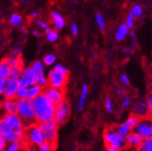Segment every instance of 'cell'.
I'll return each mask as SVG.
<instances>
[{"instance_id":"1","label":"cell","mask_w":152,"mask_h":151,"mask_svg":"<svg viewBox=\"0 0 152 151\" xmlns=\"http://www.w3.org/2000/svg\"><path fill=\"white\" fill-rule=\"evenodd\" d=\"M26 124L16 113L5 114L0 117V133L7 143L24 140Z\"/></svg>"},{"instance_id":"2","label":"cell","mask_w":152,"mask_h":151,"mask_svg":"<svg viewBox=\"0 0 152 151\" xmlns=\"http://www.w3.org/2000/svg\"><path fill=\"white\" fill-rule=\"evenodd\" d=\"M32 101L37 123L53 120L55 105L45 97L44 93H41Z\"/></svg>"},{"instance_id":"3","label":"cell","mask_w":152,"mask_h":151,"mask_svg":"<svg viewBox=\"0 0 152 151\" xmlns=\"http://www.w3.org/2000/svg\"><path fill=\"white\" fill-rule=\"evenodd\" d=\"M16 114L20 117L26 126H29L36 122L34 110L33 101L28 99H18Z\"/></svg>"},{"instance_id":"4","label":"cell","mask_w":152,"mask_h":151,"mask_svg":"<svg viewBox=\"0 0 152 151\" xmlns=\"http://www.w3.org/2000/svg\"><path fill=\"white\" fill-rule=\"evenodd\" d=\"M24 141L27 146L39 147L45 142L43 131L37 122L26 126L25 130Z\"/></svg>"},{"instance_id":"5","label":"cell","mask_w":152,"mask_h":151,"mask_svg":"<svg viewBox=\"0 0 152 151\" xmlns=\"http://www.w3.org/2000/svg\"><path fill=\"white\" fill-rule=\"evenodd\" d=\"M103 140L106 147H115L120 150L126 149V139L120 136L113 130L112 128H108L103 132Z\"/></svg>"},{"instance_id":"6","label":"cell","mask_w":152,"mask_h":151,"mask_svg":"<svg viewBox=\"0 0 152 151\" xmlns=\"http://www.w3.org/2000/svg\"><path fill=\"white\" fill-rule=\"evenodd\" d=\"M43 131V134L45 139V142L53 144L56 146L57 138H58V124L53 120L45 122L38 123Z\"/></svg>"},{"instance_id":"7","label":"cell","mask_w":152,"mask_h":151,"mask_svg":"<svg viewBox=\"0 0 152 151\" xmlns=\"http://www.w3.org/2000/svg\"><path fill=\"white\" fill-rule=\"evenodd\" d=\"M70 115H71V105L67 101L64 100L60 103L55 105L53 120L58 125H62L65 123L69 119Z\"/></svg>"},{"instance_id":"8","label":"cell","mask_w":152,"mask_h":151,"mask_svg":"<svg viewBox=\"0 0 152 151\" xmlns=\"http://www.w3.org/2000/svg\"><path fill=\"white\" fill-rule=\"evenodd\" d=\"M133 131L142 139L152 138V119L148 116L140 118L135 128H133Z\"/></svg>"},{"instance_id":"9","label":"cell","mask_w":152,"mask_h":151,"mask_svg":"<svg viewBox=\"0 0 152 151\" xmlns=\"http://www.w3.org/2000/svg\"><path fill=\"white\" fill-rule=\"evenodd\" d=\"M48 86L53 88L64 89L67 80L68 74L61 72L55 69H53L48 73Z\"/></svg>"},{"instance_id":"10","label":"cell","mask_w":152,"mask_h":151,"mask_svg":"<svg viewBox=\"0 0 152 151\" xmlns=\"http://www.w3.org/2000/svg\"><path fill=\"white\" fill-rule=\"evenodd\" d=\"M19 87H20L19 76L10 75L8 78L6 79V85H5L3 96L5 98H15L16 92Z\"/></svg>"},{"instance_id":"11","label":"cell","mask_w":152,"mask_h":151,"mask_svg":"<svg viewBox=\"0 0 152 151\" xmlns=\"http://www.w3.org/2000/svg\"><path fill=\"white\" fill-rule=\"evenodd\" d=\"M43 93L45 95V97L53 104L57 105L64 100V89L59 88H53L47 86L44 89Z\"/></svg>"},{"instance_id":"12","label":"cell","mask_w":152,"mask_h":151,"mask_svg":"<svg viewBox=\"0 0 152 151\" xmlns=\"http://www.w3.org/2000/svg\"><path fill=\"white\" fill-rule=\"evenodd\" d=\"M32 69L34 70L36 75V84H38L44 89L47 87L48 78L45 76V63H43L40 61H36L33 63Z\"/></svg>"},{"instance_id":"13","label":"cell","mask_w":152,"mask_h":151,"mask_svg":"<svg viewBox=\"0 0 152 151\" xmlns=\"http://www.w3.org/2000/svg\"><path fill=\"white\" fill-rule=\"evenodd\" d=\"M19 82H20V86L24 87L36 84V75L32 67L26 68L21 71V73L19 75Z\"/></svg>"},{"instance_id":"14","label":"cell","mask_w":152,"mask_h":151,"mask_svg":"<svg viewBox=\"0 0 152 151\" xmlns=\"http://www.w3.org/2000/svg\"><path fill=\"white\" fill-rule=\"evenodd\" d=\"M126 139V151H135L138 150V147L141 144L143 139L135 133L134 131L130 132V133L125 138Z\"/></svg>"},{"instance_id":"15","label":"cell","mask_w":152,"mask_h":151,"mask_svg":"<svg viewBox=\"0 0 152 151\" xmlns=\"http://www.w3.org/2000/svg\"><path fill=\"white\" fill-rule=\"evenodd\" d=\"M132 113L139 118L148 116V105L147 101H139L132 105Z\"/></svg>"},{"instance_id":"16","label":"cell","mask_w":152,"mask_h":151,"mask_svg":"<svg viewBox=\"0 0 152 151\" xmlns=\"http://www.w3.org/2000/svg\"><path fill=\"white\" fill-rule=\"evenodd\" d=\"M1 109L6 114H13L16 113L17 109V99L16 98H5L2 101Z\"/></svg>"},{"instance_id":"17","label":"cell","mask_w":152,"mask_h":151,"mask_svg":"<svg viewBox=\"0 0 152 151\" xmlns=\"http://www.w3.org/2000/svg\"><path fill=\"white\" fill-rule=\"evenodd\" d=\"M51 18L53 21V25L55 27V29H63L65 26V19L64 16L58 13V12H52L51 13Z\"/></svg>"},{"instance_id":"18","label":"cell","mask_w":152,"mask_h":151,"mask_svg":"<svg viewBox=\"0 0 152 151\" xmlns=\"http://www.w3.org/2000/svg\"><path fill=\"white\" fill-rule=\"evenodd\" d=\"M26 144L24 140H17L9 142L7 144V146L4 147L2 151H24Z\"/></svg>"},{"instance_id":"19","label":"cell","mask_w":152,"mask_h":151,"mask_svg":"<svg viewBox=\"0 0 152 151\" xmlns=\"http://www.w3.org/2000/svg\"><path fill=\"white\" fill-rule=\"evenodd\" d=\"M129 27L126 25V23H122L117 28V31L115 34V38L117 41L121 42L129 35Z\"/></svg>"},{"instance_id":"20","label":"cell","mask_w":152,"mask_h":151,"mask_svg":"<svg viewBox=\"0 0 152 151\" xmlns=\"http://www.w3.org/2000/svg\"><path fill=\"white\" fill-rule=\"evenodd\" d=\"M113 128V130L118 133L120 136L123 137V138H126L130 132H132L133 130L128 126V124L124 121L123 123H121V124H118V125H115L111 127Z\"/></svg>"},{"instance_id":"21","label":"cell","mask_w":152,"mask_h":151,"mask_svg":"<svg viewBox=\"0 0 152 151\" xmlns=\"http://www.w3.org/2000/svg\"><path fill=\"white\" fill-rule=\"evenodd\" d=\"M27 88V98L28 100L33 101L34 98H36L38 95H40L44 91V88L39 86L38 84H34L31 86L26 87Z\"/></svg>"},{"instance_id":"22","label":"cell","mask_w":152,"mask_h":151,"mask_svg":"<svg viewBox=\"0 0 152 151\" xmlns=\"http://www.w3.org/2000/svg\"><path fill=\"white\" fill-rule=\"evenodd\" d=\"M11 71H12V67L6 61V59L0 63V77H3L5 79L8 78L11 75Z\"/></svg>"},{"instance_id":"23","label":"cell","mask_w":152,"mask_h":151,"mask_svg":"<svg viewBox=\"0 0 152 151\" xmlns=\"http://www.w3.org/2000/svg\"><path fill=\"white\" fill-rule=\"evenodd\" d=\"M88 91H89V88L87 84H83L82 87V90H81V95H80V99L78 101V109L79 110H83V109L84 108L85 105V101L88 96Z\"/></svg>"},{"instance_id":"24","label":"cell","mask_w":152,"mask_h":151,"mask_svg":"<svg viewBox=\"0 0 152 151\" xmlns=\"http://www.w3.org/2000/svg\"><path fill=\"white\" fill-rule=\"evenodd\" d=\"M6 61L9 63V65L12 68H21L22 62H21V60H20V58H19L18 55L11 54L10 57L7 58Z\"/></svg>"},{"instance_id":"25","label":"cell","mask_w":152,"mask_h":151,"mask_svg":"<svg viewBox=\"0 0 152 151\" xmlns=\"http://www.w3.org/2000/svg\"><path fill=\"white\" fill-rule=\"evenodd\" d=\"M138 151H152V139H143Z\"/></svg>"},{"instance_id":"26","label":"cell","mask_w":152,"mask_h":151,"mask_svg":"<svg viewBox=\"0 0 152 151\" xmlns=\"http://www.w3.org/2000/svg\"><path fill=\"white\" fill-rule=\"evenodd\" d=\"M10 24L12 26L17 27V26H20L23 23V18L20 15L18 14H13L10 17Z\"/></svg>"},{"instance_id":"27","label":"cell","mask_w":152,"mask_h":151,"mask_svg":"<svg viewBox=\"0 0 152 151\" xmlns=\"http://www.w3.org/2000/svg\"><path fill=\"white\" fill-rule=\"evenodd\" d=\"M139 120H140V118L138 117V116H136L135 114H130L128 118H127V120H125V122L128 124V126L133 130V128H135V126H136V124L138 123V121H139Z\"/></svg>"},{"instance_id":"28","label":"cell","mask_w":152,"mask_h":151,"mask_svg":"<svg viewBox=\"0 0 152 151\" xmlns=\"http://www.w3.org/2000/svg\"><path fill=\"white\" fill-rule=\"evenodd\" d=\"M59 38V34L56 30H49L46 32V39L50 42V43H54L58 40Z\"/></svg>"},{"instance_id":"29","label":"cell","mask_w":152,"mask_h":151,"mask_svg":"<svg viewBox=\"0 0 152 151\" xmlns=\"http://www.w3.org/2000/svg\"><path fill=\"white\" fill-rule=\"evenodd\" d=\"M95 20H96V24H97L98 27L102 31H104L106 28V23H105L104 17L102 16V15L100 13H97L96 15H95Z\"/></svg>"},{"instance_id":"30","label":"cell","mask_w":152,"mask_h":151,"mask_svg":"<svg viewBox=\"0 0 152 151\" xmlns=\"http://www.w3.org/2000/svg\"><path fill=\"white\" fill-rule=\"evenodd\" d=\"M130 12L135 17H140L142 15V14H143V9H142V7L140 5L135 4V5H133L131 7Z\"/></svg>"},{"instance_id":"31","label":"cell","mask_w":152,"mask_h":151,"mask_svg":"<svg viewBox=\"0 0 152 151\" xmlns=\"http://www.w3.org/2000/svg\"><path fill=\"white\" fill-rule=\"evenodd\" d=\"M55 145L48 143V142H45L44 144L40 145L39 147H37L38 151H54L55 148Z\"/></svg>"},{"instance_id":"32","label":"cell","mask_w":152,"mask_h":151,"mask_svg":"<svg viewBox=\"0 0 152 151\" xmlns=\"http://www.w3.org/2000/svg\"><path fill=\"white\" fill-rule=\"evenodd\" d=\"M15 98L18 99H26L27 98V88L24 86H20L16 92Z\"/></svg>"},{"instance_id":"33","label":"cell","mask_w":152,"mask_h":151,"mask_svg":"<svg viewBox=\"0 0 152 151\" xmlns=\"http://www.w3.org/2000/svg\"><path fill=\"white\" fill-rule=\"evenodd\" d=\"M56 61V57H55V55L50 53V54H47L45 55V57H44V63L45 65H47V66H51L53 65Z\"/></svg>"},{"instance_id":"34","label":"cell","mask_w":152,"mask_h":151,"mask_svg":"<svg viewBox=\"0 0 152 151\" xmlns=\"http://www.w3.org/2000/svg\"><path fill=\"white\" fill-rule=\"evenodd\" d=\"M126 25L129 27V29H132L135 25V16L131 14V12H129L126 17Z\"/></svg>"},{"instance_id":"35","label":"cell","mask_w":152,"mask_h":151,"mask_svg":"<svg viewBox=\"0 0 152 151\" xmlns=\"http://www.w3.org/2000/svg\"><path fill=\"white\" fill-rule=\"evenodd\" d=\"M35 25H36L38 27H39L41 30H43V31H45V32H47V31L50 30L49 25H48L45 21H44V20H36V21H35Z\"/></svg>"},{"instance_id":"36","label":"cell","mask_w":152,"mask_h":151,"mask_svg":"<svg viewBox=\"0 0 152 151\" xmlns=\"http://www.w3.org/2000/svg\"><path fill=\"white\" fill-rule=\"evenodd\" d=\"M105 108L107 109V111L109 112H112L113 111V103L110 98L107 97L105 100Z\"/></svg>"},{"instance_id":"37","label":"cell","mask_w":152,"mask_h":151,"mask_svg":"<svg viewBox=\"0 0 152 151\" xmlns=\"http://www.w3.org/2000/svg\"><path fill=\"white\" fill-rule=\"evenodd\" d=\"M148 117L152 119V92L148 95Z\"/></svg>"},{"instance_id":"38","label":"cell","mask_w":152,"mask_h":151,"mask_svg":"<svg viewBox=\"0 0 152 151\" xmlns=\"http://www.w3.org/2000/svg\"><path fill=\"white\" fill-rule=\"evenodd\" d=\"M53 69H55V70H57V71H61V72H64V73H69V71H68V69L65 67V66H64L63 64H56L55 66H54V68Z\"/></svg>"},{"instance_id":"39","label":"cell","mask_w":152,"mask_h":151,"mask_svg":"<svg viewBox=\"0 0 152 151\" xmlns=\"http://www.w3.org/2000/svg\"><path fill=\"white\" fill-rule=\"evenodd\" d=\"M5 85H6V79L3 77H0V96H2L4 94Z\"/></svg>"},{"instance_id":"40","label":"cell","mask_w":152,"mask_h":151,"mask_svg":"<svg viewBox=\"0 0 152 151\" xmlns=\"http://www.w3.org/2000/svg\"><path fill=\"white\" fill-rule=\"evenodd\" d=\"M130 104H131L130 98H129V97H128V96H126V97L122 100L121 106H122L123 108H128V107H129V106H130Z\"/></svg>"},{"instance_id":"41","label":"cell","mask_w":152,"mask_h":151,"mask_svg":"<svg viewBox=\"0 0 152 151\" xmlns=\"http://www.w3.org/2000/svg\"><path fill=\"white\" fill-rule=\"evenodd\" d=\"M71 31H72V34L73 35H77V34L79 32V29H78V26L76 25L75 23L71 24Z\"/></svg>"},{"instance_id":"42","label":"cell","mask_w":152,"mask_h":151,"mask_svg":"<svg viewBox=\"0 0 152 151\" xmlns=\"http://www.w3.org/2000/svg\"><path fill=\"white\" fill-rule=\"evenodd\" d=\"M7 142L6 141V139H4V137L0 133V151H2L4 149V147L7 146Z\"/></svg>"},{"instance_id":"43","label":"cell","mask_w":152,"mask_h":151,"mask_svg":"<svg viewBox=\"0 0 152 151\" xmlns=\"http://www.w3.org/2000/svg\"><path fill=\"white\" fill-rule=\"evenodd\" d=\"M121 82H122L123 84H125V85H129V82H130L129 77L127 76L126 74H121Z\"/></svg>"},{"instance_id":"44","label":"cell","mask_w":152,"mask_h":151,"mask_svg":"<svg viewBox=\"0 0 152 151\" xmlns=\"http://www.w3.org/2000/svg\"><path fill=\"white\" fill-rule=\"evenodd\" d=\"M24 151H38L36 147H33V146H26L25 150Z\"/></svg>"},{"instance_id":"45","label":"cell","mask_w":152,"mask_h":151,"mask_svg":"<svg viewBox=\"0 0 152 151\" xmlns=\"http://www.w3.org/2000/svg\"><path fill=\"white\" fill-rule=\"evenodd\" d=\"M105 151H123V150H120L118 148L115 147H106V150Z\"/></svg>"},{"instance_id":"46","label":"cell","mask_w":152,"mask_h":151,"mask_svg":"<svg viewBox=\"0 0 152 151\" xmlns=\"http://www.w3.org/2000/svg\"><path fill=\"white\" fill-rule=\"evenodd\" d=\"M38 15H39V13H38V12H33V13L30 14L31 17H37Z\"/></svg>"},{"instance_id":"47","label":"cell","mask_w":152,"mask_h":151,"mask_svg":"<svg viewBox=\"0 0 152 151\" xmlns=\"http://www.w3.org/2000/svg\"><path fill=\"white\" fill-rule=\"evenodd\" d=\"M33 34H34V35H36V36H38V35H40V32H39V31H38V30H34Z\"/></svg>"},{"instance_id":"48","label":"cell","mask_w":152,"mask_h":151,"mask_svg":"<svg viewBox=\"0 0 152 151\" xmlns=\"http://www.w3.org/2000/svg\"><path fill=\"white\" fill-rule=\"evenodd\" d=\"M1 107H2V101H0V109H1Z\"/></svg>"},{"instance_id":"49","label":"cell","mask_w":152,"mask_h":151,"mask_svg":"<svg viewBox=\"0 0 152 151\" xmlns=\"http://www.w3.org/2000/svg\"><path fill=\"white\" fill-rule=\"evenodd\" d=\"M135 151H138V150H135Z\"/></svg>"},{"instance_id":"50","label":"cell","mask_w":152,"mask_h":151,"mask_svg":"<svg viewBox=\"0 0 152 151\" xmlns=\"http://www.w3.org/2000/svg\"><path fill=\"white\" fill-rule=\"evenodd\" d=\"M151 139H152V138H151Z\"/></svg>"}]
</instances>
